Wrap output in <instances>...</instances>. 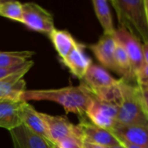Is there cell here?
Returning <instances> with one entry per match:
<instances>
[{"instance_id":"cell-27","label":"cell","mask_w":148,"mask_h":148,"mask_svg":"<svg viewBox=\"0 0 148 148\" xmlns=\"http://www.w3.org/2000/svg\"><path fill=\"white\" fill-rule=\"evenodd\" d=\"M142 47H143L145 62H146V64H148V42H147V43H142Z\"/></svg>"},{"instance_id":"cell-16","label":"cell","mask_w":148,"mask_h":148,"mask_svg":"<svg viewBox=\"0 0 148 148\" xmlns=\"http://www.w3.org/2000/svg\"><path fill=\"white\" fill-rule=\"evenodd\" d=\"M22 121L23 125L27 127L35 134L48 139V131L46 125L38 113L27 101L23 102L22 108Z\"/></svg>"},{"instance_id":"cell-29","label":"cell","mask_w":148,"mask_h":148,"mask_svg":"<svg viewBox=\"0 0 148 148\" xmlns=\"http://www.w3.org/2000/svg\"><path fill=\"white\" fill-rule=\"evenodd\" d=\"M145 7H146V13H147V18L148 22V0H145Z\"/></svg>"},{"instance_id":"cell-12","label":"cell","mask_w":148,"mask_h":148,"mask_svg":"<svg viewBox=\"0 0 148 148\" xmlns=\"http://www.w3.org/2000/svg\"><path fill=\"white\" fill-rule=\"evenodd\" d=\"M23 101L0 99V127L11 131L23 125Z\"/></svg>"},{"instance_id":"cell-26","label":"cell","mask_w":148,"mask_h":148,"mask_svg":"<svg viewBox=\"0 0 148 148\" xmlns=\"http://www.w3.org/2000/svg\"><path fill=\"white\" fill-rule=\"evenodd\" d=\"M116 139H117V138H116ZM117 140H119L120 145H121L124 148H143L140 147H138V146H135V145H133V144H130V143H128V142H127V141H124V140H121V139H117Z\"/></svg>"},{"instance_id":"cell-23","label":"cell","mask_w":148,"mask_h":148,"mask_svg":"<svg viewBox=\"0 0 148 148\" xmlns=\"http://www.w3.org/2000/svg\"><path fill=\"white\" fill-rule=\"evenodd\" d=\"M56 144L62 148H82V140L77 137H69Z\"/></svg>"},{"instance_id":"cell-30","label":"cell","mask_w":148,"mask_h":148,"mask_svg":"<svg viewBox=\"0 0 148 148\" xmlns=\"http://www.w3.org/2000/svg\"><path fill=\"white\" fill-rule=\"evenodd\" d=\"M107 148H124L121 145H118V146H114V147H107Z\"/></svg>"},{"instance_id":"cell-3","label":"cell","mask_w":148,"mask_h":148,"mask_svg":"<svg viewBox=\"0 0 148 148\" xmlns=\"http://www.w3.org/2000/svg\"><path fill=\"white\" fill-rule=\"evenodd\" d=\"M121 99L119 105L116 121L124 126L148 127V118L143 108L140 88L121 78Z\"/></svg>"},{"instance_id":"cell-20","label":"cell","mask_w":148,"mask_h":148,"mask_svg":"<svg viewBox=\"0 0 148 148\" xmlns=\"http://www.w3.org/2000/svg\"><path fill=\"white\" fill-rule=\"evenodd\" d=\"M0 16L23 23V4L17 1H1Z\"/></svg>"},{"instance_id":"cell-21","label":"cell","mask_w":148,"mask_h":148,"mask_svg":"<svg viewBox=\"0 0 148 148\" xmlns=\"http://www.w3.org/2000/svg\"><path fill=\"white\" fill-rule=\"evenodd\" d=\"M34 64V62L33 61H28L26 62L25 63L23 64H20V65H17V66H15V67H11V68H0V80L10 75H13L20 70H23V69L27 68V67H32Z\"/></svg>"},{"instance_id":"cell-28","label":"cell","mask_w":148,"mask_h":148,"mask_svg":"<svg viewBox=\"0 0 148 148\" xmlns=\"http://www.w3.org/2000/svg\"><path fill=\"white\" fill-rule=\"evenodd\" d=\"M47 140H48V139H47ZM48 141H49V145H50L51 148H62V147H60L58 145H56V143H53L52 141H50L49 140H48Z\"/></svg>"},{"instance_id":"cell-17","label":"cell","mask_w":148,"mask_h":148,"mask_svg":"<svg viewBox=\"0 0 148 148\" xmlns=\"http://www.w3.org/2000/svg\"><path fill=\"white\" fill-rule=\"evenodd\" d=\"M49 38L61 59L68 56L77 44V42L67 30L55 29L49 34Z\"/></svg>"},{"instance_id":"cell-14","label":"cell","mask_w":148,"mask_h":148,"mask_svg":"<svg viewBox=\"0 0 148 148\" xmlns=\"http://www.w3.org/2000/svg\"><path fill=\"white\" fill-rule=\"evenodd\" d=\"M84 48L83 44L77 42L69 56L62 59L63 64L69 68L70 72L81 80L83 79L89 67L92 65V60L85 54Z\"/></svg>"},{"instance_id":"cell-19","label":"cell","mask_w":148,"mask_h":148,"mask_svg":"<svg viewBox=\"0 0 148 148\" xmlns=\"http://www.w3.org/2000/svg\"><path fill=\"white\" fill-rule=\"evenodd\" d=\"M34 54L33 51H0V68H11L23 64Z\"/></svg>"},{"instance_id":"cell-5","label":"cell","mask_w":148,"mask_h":148,"mask_svg":"<svg viewBox=\"0 0 148 148\" xmlns=\"http://www.w3.org/2000/svg\"><path fill=\"white\" fill-rule=\"evenodd\" d=\"M23 23L32 30L49 36L55 29L51 14L35 3L23 4Z\"/></svg>"},{"instance_id":"cell-9","label":"cell","mask_w":148,"mask_h":148,"mask_svg":"<svg viewBox=\"0 0 148 148\" xmlns=\"http://www.w3.org/2000/svg\"><path fill=\"white\" fill-rule=\"evenodd\" d=\"M120 82L121 79L114 78L104 68L93 63L82 82L91 94L117 86Z\"/></svg>"},{"instance_id":"cell-6","label":"cell","mask_w":148,"mask_h":148,"mask_svg":"<svg viewBox=\"0 0 148 148\" xmlns=\"http://www.w3.org/2000/svg\"><path fill=\"white\" fill-rule=\"evenodd\" d=\"M40 115L46 125L48 140L50 141L58 143L69 137H77L82 140L77 125L72 124L67 118L62 116L49 115L42 113H40Z\"/></svg>"},{"instance_id":"cell-8","label":"cell","mask_w":148,"mask_h":148,"mask_svg":"<svg viewBox=\"0 0 148 148\" xmlns=\"http://www.w3.org/2000/svg\"><path fill=\"white\" fill-rule=\"evenodd\" d=\"M77 127L81 133L82 141H88L105 147H111L120 145L119 140L110 131L94 125L93 123L88 121L85 118L81 119V122L77 125Z\"/></svg>"},{"instance_id":"cell-4","label":"cell","mask_w":148,"mask_h":148,"mask_svg":"<svg viewBox=\"0 0 148 148\" xmlns=\"http://www.w3.org/2000/svg\"><path fill=\"white\" fill-rule=\"evenodd\" d=\"M119 105L99 100L92 95V100L86 111V117L94 125L111 131L117 125Z\"/></svg>"},{"instance_id":"cell-1","label":"cell","mask_w":148,"mask_h":148,"mask_svg":"<svg viewBox=\"0 0 148 148\" xmlns=\"http://www.w3.org/2000/svg\"><path fill=\"white\" fill-rule=\"evenodd\" d=\"M21 100L27 101H49L63 107L66 113H73L83 119L92 100V95L83 83L79 86H69L57 89L26 90Z\"/></svg>"},{"instance_id":"cell-2","label":"cell","mask_w":148,"mask_h":148,"mask_svg":"<svg viewBox=\"0 0 148 148\" xmlns=\"http://www.w3.org/2000/svg\"><path fill=\"white\" fill-rule=\"evenodd\" d=\"M121 28L127 30L140 42H148V22L145 0L111 1Z\"/></svg>"},{"instance_id":"cell-13","label":"cell","mask_w":148,"mask_h":148,"mask_svg":"<svg viewBox=\"0 0 148 148\" xmlns=\"http://www.w3.org/2000/svg\"><path fill=\"white\" fill-rule=\"evenodd\" d=\"M14 148H51L48 140L40 136L24 125L10 131Z\"/></svg>"},{"instance_id":"cell-22","label":"cell","mask_w":148,"mask_h":148,"mask_svg":"<svg viewBox=\"0 0 148 148\" xmlns=\"http://www.w3.org/2000/svg\"><path fill=\"white\" fill-rule=\"evenodd\" d=\"M135 81L137 82V87L140 89L148 90V64H145L135 75Z\"/></svg>"},{"instance_id":"cell-24","label":"cell","mask_w":148,"mask_h":148,"mask_svg":"<svg viewBox=\"0 0 148 148\" xmlns=\"http://www.w3.org/2000/svg\"><path fill=\"white\" fill-rule=\"evenodd\" d=\"M140 95L141 99V103L145 113L148 118V90H141L140 89Z\"/></svg>"},{"instance_id":"cell-10","label":"cell","mask_w":148,"mask_h":148,"mask_svg":"<svg viewBox=\"0 0 148 148\" xmlns=\"http://www.w3.org/2000/svg\"><path fill=\"white\" fill-rule=\"evenodd\" d=\"M117 45V41L114 36L104 35L99 39V41L90 45L89 48L95 56L99 62L106 69L114 71L118 74L114 61V52Z\"/></svg>"},{"instance_id":"cell-31","label":"cell","mask_w":148,"mask_h":148,"mask_svg":"<svg viewBox=\"0 0 148 148\" xmlns=\"http://www.w3.org/2000/svg\"><path fill=\"white\" fill-rule=\"evenodd\" d=\"M0 2H1V0H0Z\"/></svg>"},{"instance_id":"cell-7","label":"cell","mask_w":148,"mask_h":148,"mask_svg":"<svg viewBox=\"0 0 148 148\" xmlns=\"http://www.w3.org/2000/svg\"><path fill=\"white\" fill-rule=\"evenodd\" d=\"M114 36L117 42L125 49L130 60L133 74L135 78V75L146 64L142 43L127 30L121 27L115 31Z\"/></svg>"},{"instance_id":"cell-25","label":"cell","mask_w":148,"mask_h":148,"mask_svg":"<svg viewBox=\"0 0 148 148\" xmlns=\"http://www.w3.org/2000/svg\"><path fill=\"white\" fill-rule=\"evenodd\" d=\"M82 148H107L100 145H96V144H93L88 141H82Z\"/></svg>"},{"instance_id":"cell-18","label":"cell","mask_w":148,"mask_h":148,"mask_svg":"<svg viewBox=\"0 0 148 148\" xmlns=\"http://www.w3.org/2000/svg\"><path fill=\"white\" fill-rule=\"evenodd\" d=\"M92 3L94 5V9L98 21L100 22L103 29L104 35L114 36L116 30L114 28L111 10L108 2L105 0H94Z\"/></svg>"},{"instance_id":"cell-15","label":"cell","mask_w":148,"mask_h":148,"mask_svg":"<svg viewBox=\"0 0 148 148\" xmlns=\"http://www.w3.org/2000/svg\"><path fill=\"white\" fill-rule=\"evenodd\" d=\"M110 132L117 139L140 147L148 148V127L124 126L117 123Z\"/></svg>"},{"instance_id":"cell-11","label":"cell","mask_w":148,"mask_h":148,"mask_svg":"<svg viewBox=\"0 0 148 148\" xmlns=\"http://www.w3.org/2000/svg\"><path fill=\"white\" fill-rule=\"evenodd\" d=\"M30 68L27 67L0 80V99L22 101L21 97L26 91V83L23 80V75Z\"/></svg>"}]
</instances>
